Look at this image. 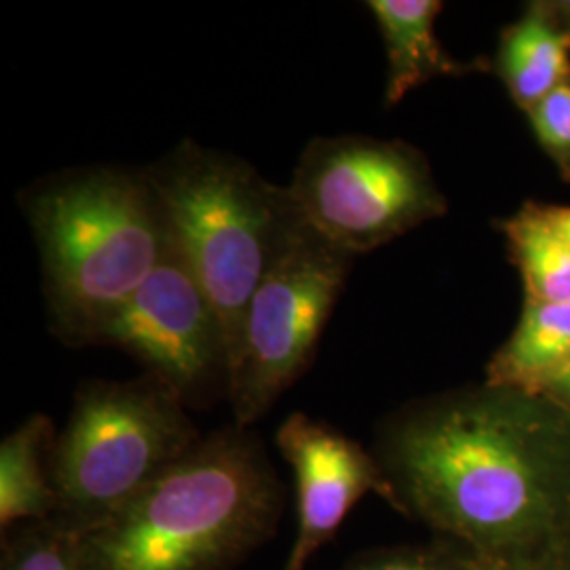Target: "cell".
<instances>
[{
    "label": "cell",
    "mask_w": 570,
    "mask_h": 570,
    "mask_svg": "<svg viewBox=\"0 0 570 570\" xmlns=\"http://www.w3.org/2000/svg\"><path fill=\"white\" fill-rule=\"evenodd\" d=\"M530 129L560 178L570 184V79L527 112Z\"/></svg>",
    "instance_id": "e0dca14e"
},
{
    "label": "cell",
    "mask_w": 570,
    "mask_h": 570,
    "mask_svg": "<svg viewBox=\"0 0 570 570\" xmlns=\"http://www.w3.org/2000/svg\"><path fill=\"white\" fill-rule=\"evenodd\" d=\"M2 570H85L79 534L56 520L28 522L4 541Z\"/></svg>",
    "instance_id": "9a60e30c"
},
{
    "label": "cell",
    "mask_w": 570,
    "mask_h": 570,
    "mask_svg": "<svg viewBox=\"0 0 570 570\" xmlns=\"http://www.w3.org/2000/svg\"><path fill=\"white\" fill-rule=\"evenodd\" d=\"M343 570H480V560L461 546L438 539L423 546H397L367 551Z\"/></svg>",
    "instance_id": "2e32d148"
},
{
    "label": "cell",
    "mask_w": 570,
    "mask_h": 570,
    "mask_svg": "<svg viewBox=\"0 0 570 570\" xmlns=\"http://www.w3.org/2000/svg\"><path fill=\"white\" fill-rule=\"evenodd\" d=\"M287 188L305 225L353 258L449 214L428 157L404 140L313 138Z\"/></svg>",
    "instance_id": "8992f818"
},
{
    "label": "cell",
    "mask_w": 570,
    "mask_h": 570,
    "mask_svg": "<svg viewBox=\"0 0 570 570\" xmlns=\"http://www.w3.org/2000/svg\"><path fill=\"white\" fill-rule=\"evenodd\" d=\"M480 570H564L560 562H524V564H492L480 562Z\"/></svg>",
    "instance_id": "ffe728a7"
},
{
    "label": "cell",
    "mask_w": 570,
    "mask_h": 570,
    "mask_svg": "<svg viewBox=\"0 0 570 570\" xmlns=\"http://www.w3.org/2000/svg\"><path fill=\"white\" fill-rule=\"evenodd\" d=\"M570 362V303L527 301L510 338L487 366L489 385L541 387Z\"/></svg>",
    "instance_id": "4fadbf2b"
},
{
    "label": "cell",
    "mask_w": 570,
    "mask_h": 570,
    "mask_svg": "<svg viewBox=\"0 0 570 570\" xmlns=\"http://www.w3.org/2000/svg\"><path fill=\"white\" fill-rule=\"evenodd\" d=\"M527 301L570 303V245L541 220L532 202L499 223Z\"/></svg>",
    "instance_id": "5bb4252c"
},
{
    "label": "cell",
    "mask_w": 570,
    "mask_h": 570,
    "mask_svg": "<svg viewBox=\"0 0 570 570\" xmlns=\"http://www.w3.org/2000/svg\"><path fill=\"white\" fill-rule=\"evenodd\" d=\"M353 261L306 225L279 252L247 306L228 367L235 425L263 419L308 370Z\"/></svg>",
    "instance_id": "52a82bcc"
},
{
    "label": "cell",
    "mask_w": 570,
    "mask_h": 570,
    "mask_svg": "<svg viewBox=\"0 0 570 570\" xmlns=\"http://www.w3.org/2000/svg\"><path fill=\"white\" fill-rule=\"evenodd\" d=\"M144 171L164 205L171 242L223 320L230 367L254 292L305 220L287 186L193 140Z\"/></svg>",
    "instance_id": "277c9868"
},
{
    "label": "cell",
    "mask_w": 570,
    "mask_h": 570,
    "mask_svg": "<svg viewBox=\"0 0 570 570\" xmlns=\"http://www.w3.org/2000/svg\"><path fill=\"white\" fill-rule=\"evenodd\" d=\"M560 564H562V569L570 570V550L569 553L562 558V562H560Z\"/></svg>",
    "instance_id": "7402d4cb"
},
{
    "label": "cell",
    "mask_w": 570,
    "mask_h": 570,
    "mask_svg": "<svg viewBox=\"0 0 570 570\" xmlns=\"http://www.w3.org/2000/svg\"><path fill=\"white\" fill-rule=\"evenodd\" d=\"M492 72L522 112H529L556 87L569 81L570 35L556 2H529L518 20L503 28Z\"/></svg>",
    "instance_id": "8fae6325"
},
{
    "label": "cell",
    "mask_w": 570,
    "mask_h": 570,
    "mask_svg": "<svg viewBox=\"0 0 570 570\" xmlns=\"http://www.w3.org/2000/svg\"><path fill=\"white\" fill-rule=\"evenodd\" d=\"M275 440L294 473L298 518L282 570H305L362 497L376 492L389 501L387 482L374 452L305 412L289 414Z\"/></svg>",
    "instance_id": "9c48e42d"
},
{
    "label": "cell",
    "mask_w": 570,
    "mask_h": 570,
    "mask_svg": "<svg viewBox=\"0 0 570 570\" xmlns=\"http://www.w3.org/2000/svg\"><path fill=\"white\" fill-rule=\"evenodd\" d=\"M556 4H558L562 23H564V28H567V32L570 35V0H562V2H556Z\"/></svg>",
    "instance_id": "44dd1931"
},
{
    "label": "cell",
    "mask_w": 570,
    "mask_h": 570,
    "mask_svg": "<svg viewBox=\"0 0 570 570\" xmlns=\"http://www.w3.org/2000/svg\"><path fill=\"white\" fill-rule=\"evenodd\" d=\"M21 212L41 256L53 334L98 346L104 326L164 263L171 235L146 171L72 167L30 184Z\"/></svg>",
    "instance_id": "3957f363"
},
{
    "label": "cell",
    "mask_w": 570,
    "mask_h": 570,
    "mask_svg": "<svg viewBox=\"0 0 570 570\" xmlns=\"http://www.w3.org/2000/svg\"><path fill=\"white\" fill-rule=\"evenodd\" d=\"M186 410L146 374L85 383L53 449L51 520L85 534L136 501L202 440Z\"/></svg>",
    "instance_id": "5b68a950"
},
{
    "label": "cell",
    "mask_w": 570,
    "mask_h": 570,
    "mask_svg": "<svg viewBox=\"0 0 570 570\" xmlns=\"http://www.w3.org/2000/svg\"><path fill=\"white\" fill-rule=\"evenodd\" d=\"M98 346L121 348L186 407L228 395L223 320L174 242L164 263L104 326Z\"/></svg>",
    "instance_id": "ba28073f"
},
{
    "label": "cell",
    "mask_w": 570,
    "mask_h": 570,
    "mask_svg": "<svg viewBox=\"0 0 570 570\" xmlns=\"http://www.w3.org/2000/svg\"><path fill=\"white\" fill-rule=\"evenodd\" d=\"M541 220L570 245V205L534 204Z\"/></svg>",
    "instance_id": "ac0fdd59"
},
{
    "label": "cell",
    "mask_w": 570,
    "mask_h": 570,
    "mask_svg": "<svg viewBox=\"0 0 570 570\" xmlns=\"http://www.w3.org/2000/svg\"><path fill=\"white\" fill-rule=\"evenodd\" d=\"M539 393L548 395L558 406L564 407L570 414V362L556 376H551Z\"/></svg>",
    "instance_id": "d6986e66"
},
{
    "label": "cell",
    "mask_w": 570,
    "mask_h": 570,
    "mask_svg": "<svg viewBox=\"0 0 570 570\" xmlns=\"http://www.w3.org/2000/svg\"><path fill=\"white\" fill-rule=\"evenodd\" d=\"M56 429L47 414H35L0 446V527L45 522L58 510L51 478Z\"/></svg>",
    "instance_id": "7c38bea8"
},
{
    "label": "cell",
    "mask_w": 570,
    "mask_h": 570,
    "mask_svg": "<svg viewBox=\"0 0 570 570\" xmlns=\"http://www.w3.org/2000/svg\"><path fill=\"white\" fill-rule=\"evenodd\" d=\"M389 503L492 564L570 550V414L527 389H454L379 431Z\"/></svg>",
    "instance_id": "6da1fadb"
},
{
    "label": "cell",
    "mask_w": 570,
    "mask_h": 570,
    "mask_svg": "<svg viewBox=\"0 0 570 570\" xmlns=\"http://www.w3.org/2000/svg\"><path fill=\"white\" fill-rule=\"evenodd\" d=\"M366 7L376 21L387 51V108L397 106L407 94L435 79H461L478 72H492L490 58L459 60L444 49L435 35V21L444 9V2L370 0Z\"/></svg>",
    "instance_id": "30bf717a"
},
{
    "label": "cell",
    "mask_w": 570,
    "mask_h": 570,
    "mask_svg": "<svg viewBox=\"0 0 570 570\" xmlns=\"http://www.w3.org/2000/svg\"><path fill=\"white\" fill-rule=\"evenodd\" d=\"M285 492L261 440L230 425L178 459L102 527L85 570H233L275 534Z\"/></svg>",
    "instance_id": "7a4b0ae2"
}]
</instances>
